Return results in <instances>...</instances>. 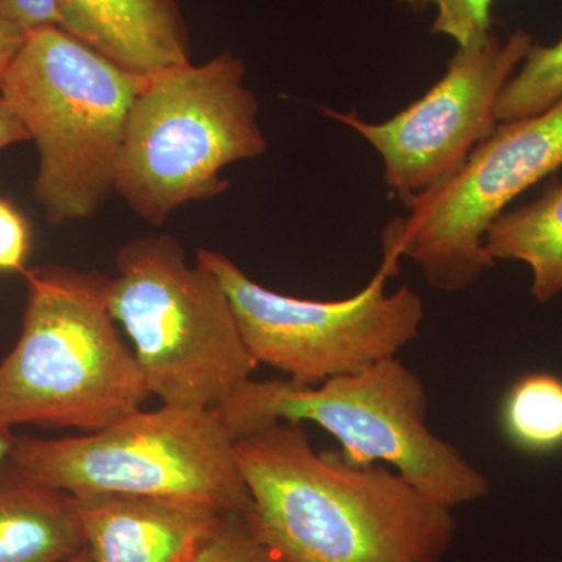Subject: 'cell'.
Wrapping results in <instances>:
<instances>
[{
	"label": "cell",
	"mask_w": 562,
	"mask_h": 562,
	"mask_svg": "<svg viewBox=\"0 0 562 562\" xmlns=\"http://www.w3.org/2000/svg\"><path fill=\"white\" fill-rule=\"evenodd\" d=\"M144 77L60 27L29 33L0 95L38 150L33 195L50 224L88 220L109 201Z\"/></svg>",
	"instance_id": "277c9868"
},
{
	"label": "cell",
	"mask_w": 562,
	"mask_h": 562,
	"mask_svg": "<svg viewBox=\"0 0 562 562\" xmlns=\"http://www.w3.org/2000/svg\"><path fill=\"white\" fill-rule=\"evenodd\" d=\"M214 409L235 441L279 422H313L341 442V457L350 464L386 462L446 508L490 492L486 476L461 450L428 428L427 390L397 357L317 386L250 379Z\"/></svg>",
	"instance_id": "5b68a950"
},
{
	"label": "cell",
	"mask_w": 562,
	"mask_h": 562,
	"mask_svg": "<svg viewBox=\"0 0 562 562\" xmlns=\"http://www.w3.org/2000/svg\"><path fill=\"white\" fill-rule=\"evenodd\" d=\"M21 331L0 361V422L102 430L150 397L109 305L110 277L70 266L24 272Z\"/></svg>",
	"instance_id": "7a4b0ae2"
},
{
	"label": "cell",
	"mask_w": 562,
	"mask_h": 562,
	"mask_svg": "<svg viewBox=\"0 0 562 562\" xmlns=\"http://www.w3.org/2000/svg\"><path fill=\"white\" fill-rule=\"evenodd\" d=\"M31 140L27 128L20 121V117L10 109L5 99L0 95V151L14 144Z\"/></svg>",
	"instance_id": "7402d4cb"
},
{
	"label": "cell",
	"mask_w": 562,
	"mask_h": 562,
	"mask_svg": "<svg viewBox=\"0 0 562 562\" xmlns=\"http://www.w3.org/2000/svg\"><path fill=\"white\" fill-rule=\"evenodd\" d=\"M16 441L18 435L13 431V427L0 422V472L9 464Z\"/></svg>",
	"instance_id": "603a6c76"
},
{
	"label": "cell",
	"mask_w": 562,
	"mask_h": 562,
	"mask_svg": "<svg viewBox=\"0 0 562 562\" xmlns=\"http://www.w3.org/2000/svg\"><path fill=\"white\" fill-rule=\"evenodd\" d=\"M191 562H281L247 527L241 516L233 517L217 538Z\"/></svg>",
	"instance_id": "ac0fdd59"
},
{
	"label": "cell",
	"mask_w": 562,
	"mask_h": 562,
	"mask_svg": "<svg viewBox=\"0 0 562 562\" xmlns=\"http://www.w3.org/2000/svg\"><path fill=\"white\" fill-rule=\"evenodd\" d=\"M70 562H92V561H91L90 553H88V550L85 549L83 552H80L79 554H77V557L74 558V560Z\"/></svg>",
	"instance_id": "cb8c5ba5"
},
{
	"label": "cell",
	"mask_w": 562,
	"mask_h": 562,
	"mask_svg": "<svg viewBox=\"0 0 562 562\" xmlns=\"http://www.w3.org/2000/svg\"><path fill=\"white\" fill-rule=\"evenodd\" d=\"M83 550L79 501L7 464L0 472V562H70Z\"/></svg>",
	"instance_id": "4fadbf2b"
},
{
	"label": "cell",
	"mask_w": 562,
	"mask_h": 562,
	"mask_svg": "<svg viewBox=\"0 0 562 562\" xmlns=\"http://www.w3.org/2000/svg\"><path fill=\"white\" fill-rule=\"evenodd\" d=\"M27 38V31L0 14V92Z\"/></svg>",
	"instance_id": "44dd1931"
},
{
	"label": "cell",
	"mask_w": 562,
	"mask_h": 562,
	"mask_svg": "<svg viewBox=\"0 0 562 562\" xmlns=\"http://www.w3.org/2000/svg\"><path fill=\"white\" fill-rule=\"evenodd\" d=\"M60 29L132 72L191 63L177 0H58Z\"/></svg>",
	"instance_id": "7c38bea8"
},
{
	"label": "cell",
	"mask_w": 562,
	"mask_h": 562,
	"mask_svg": "<svg viewBox=\"0 0 562 562\" xmlns=\"http://www.w3.org/2000/svg\"><path fill=\"white\" fill-rule=\"evenodd\" d=\"M506 431L522 447L550 450L562 443V380L531 373L514 384L503 408Z\"/></svg>",
	"instance_id": "9a60e30c"
},
{
	"label": "cell",
	"mask_w": 562,
	"mask_h": 562,
	"mask_svg": "<svg viewBox=\"0 0 562 562\" xmlns=\"http://www.w3.org/2000/svg\"><path fill=\"white\" fill-rule=\"evenodd\" d=\"M492 261L527 262L531 292L539 302L562 294V183L553 184L538 201L505 211L484 236Z\"/></svg>",
	"instance_id": "5bb4252c"
},
{
	"label": "cell",
	"mask_w": 562,
	"mask_h": 562,
	"mask_svg": "<svg viewBox=\"0 0 562 562\" xmlns=\"http://www.w3.org/2000/svg\"><path fill=\"white\" fill-rule=\"evenodd\" d=\"M244 79L246 66L232 52L146 74L114 181L136 216L160 227L181 206L227 191L228 166L265 154L260 105Z\"/></svg>",
	"instance_id": "3957f363"
},
{
	"label": "cell",
	"mask_w": 562,
	"mask_h": 562,
	"mask_svg": "<svg viewBox=\"0 0 562 562\" xmlns=\"http://www.w3.org/2000/svg\"><path fill=\"white\" fill-rule=\"evenodd\" d=\"M414 11L436 10L431 32L449 36L458 47L482 43L492 33L494 0H397Z\"/></svg>",
	"instance_id": "e0dca14e"
},
{
	"label": "cell",
	"mask_w": 562,
	"mask_h": 562,
	"mask_svg": "<svg viewBox=\"0 0 562 562\" xmlns=\"http://www.w3.org/2000/svg\"><path fill=\"white\" fill-rule=\"evenodd\" d=\"M562 101V38L552 46H532L498 98V124L525 120Z\"/></svg>",
	"instance_id": "2e32d148"
},
{
	"label": "cell",
	"mask_w": 562,
	"mask_h": 562,
	"mask_svg": "<svg viewBox=\"0 0 562 562\" xmlns=\"http://www.w3.org/2000/svg\"><path fill=\"white\" fill-rule=\"evenodd\" d=\"M11 468L36 482L91 495H135L243 516L250 495L235 438L216 409L161 405L68 438L18 436Z\"/></svg>",
	"instance_id": "52a82bcc"
},
{
	"label": "cell",
	"mask_w": 562,
	"mask_h": 562,
	"mask_svg": "<svg viewBox=\"0 0 562 562\" xmlns=\"http://www.w3.org/2000/svg\"><path fill=\"white\" fill-rule=\"evenodd\" d=\"M195 262L227 292L255 361L308 386L397 357L419 335L425 316L412 288L386 294V281L398 269L384 262L358 294L325 302L268 290L222 251L199 249Z\"/></svg>",
	"instance_id": "ba28073f"
},
{
	"label": "cell",
	"mask_w": 562,
	"mask_h": 562,
	"mask_svg": "<svg viewBox=\"0 0 562 562\" xmlns=\"http://www.w3.org/2000/svg\"><path fill=\"white\" fill-rule=\"evenodd\" d=\"M109 305L161 405L217 408L257 369L227 292L187 261L176 236H138L120 247Z\"/></svg>",
	"instance_id": "8992f818"
},
{
	"label": "cell",
	"mask_w": 562,
	"mask_h": 562,
	"mask_svg": "<svg viewBox=\"0 0 562 562\" xmlns=\"http://www.w3.org/2000/svg\"><path fill=\"white\" fill-rule=\"evenodd\" d=\"M32 250V227L27 217L7 199L0 198V273L27 271Z\"/></svg>",
	"instance_id": "d6986e66"
},
{
	"label": "cell",
	"mask_w": 562,
	"mask_h": 562,
	"mask_svg": "<svg viewBox=\"0 0 562 562\" xmlns=\"http://www.w3.org/2000/svg\"><path fill=\"white\" fill-rule=\"evenodd\" d=\"M235 458L247 527L281 562H441L457 536L452 509L395 471L317 453L302 425L241 436Z\"/></svg>",
	"instance_id": "6da1fadb"
},
{
	"label": "cell",
	"mask_w": 562,
	"mask_h": 562,
	"mask_svg": "<svg viewBox=\"0 0 562 562\" xmlns=\"http://www.w3.org/2000/svg\"><path fill=\"white\" fill-rule=\"evenodd\" d=\"M0 14L29 33L60 27L58 0H0Z\"/></svg>",
	"instance_id": "ffe728a7"
},
{
	"label": "cell",
	"mask_w": 562,
	"mask_h": 562,
	"mask_svg": "<svg viewBox=\"0 0 562 562\" xmlns=\"http://www.w3.org/2000/svg\"><path fill=\"white\" fill-rule=\"evenodd\" d=\"M77 501L92 562H191L236 517L135 495Z\"/></svg>",
	"instance_id": "8fae6325"
},
{
	"label": "cell",
	"mask_w": 562,
	"mask_h": 562,
	"mask_svg": "<svg viewBox=\"0 0 562 562\" xmlns=\"http://www.w3.org/2000/svg\"><path fill=\"white\" fill-rule=\"evenodd\" d=\"M532 46L530 33L506 41L491 33L482 43L458 47L441 79L408 109L384 122L358 113L325 110L360 133L379 151L387 188L405 205L452 179L498 122V98Z\"/></svg>",
	"instance_id": "30bf717a"
},
{
	"label": "cell",
	"mask_w": 562,
	"mask_h": 562,
	"mask_svg": "<svg viewBox=\"0 0 562 562\" xmlns=\"http://www.w3.org/2000/svg\"><path fill=\"white\" fill-rule=\"evenodd\" d=\"M562 166V101L525 120L498 124L460 171L409 202L383 235V262L419 265L435 290L471 288L494 266L484 236L514 199Z\"/></svg>",
	"instance_id": "9c48e42d"
}]
</instances>
